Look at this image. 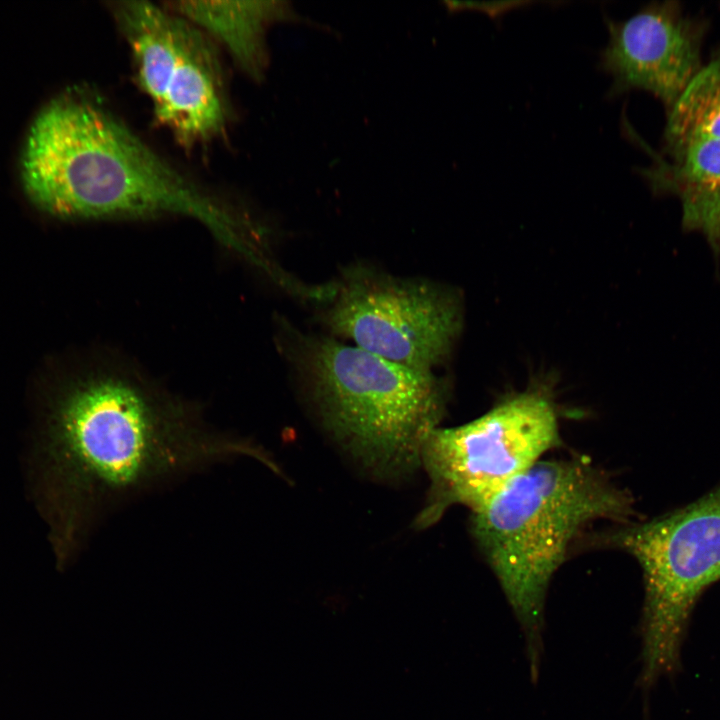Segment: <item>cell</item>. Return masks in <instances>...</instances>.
I'll return each instance as SVG.
<instances>
[{"mask_svg": "<svg viewBox=\"0 0 720 720\" xmlns=\"http://www.w3.org/2000/svg\"><path fill=\"white\" fill-rule=\"evenodd\" d=\"M277 466L251 440L218 430L200 410L118 369L70 388L41 440L47 513L59 561L124 504L239 458Z\"/></svg>", "mask_w": 720, "mask_h": 720, "instance_id": "6da1fadb", "label": "cell"}, {"mask_svg": "<svg viewBox=\"0 0 720 720\" xmlns=\"http://www.w3.org/2000/svg\"><path fill=\"white\" fill-rule=\"evenodd\" d=\"M21 176L30 199L58 217L185 216L248 260L259 247L254 222L185 176L88 96H61L41 110L26 138Z\"/></svg>", "mask_w": 720, "mask_h": 720, "instance_id": "7a4b0ae2", "label": "cell"}, {"mask_svg": "<svg viewBox=\"0 0 720 720\" xmlns=\"http://www.w3.org/2000/svg\"><path fill=\"white\" fill-rule=\"evenodd\" d=\"M634 503L584 459L539 460L478 509L472 533L520 624L530 676L544 651L545 602L576 536L607 519L627 524Z\"/></svg>", "mask_w": 720, "mask_h": 720, "instance_id": "3957f363", "label": "cell"}, {"mask_svg": "<svg viewBox=\"0 0 720 720\" xmlns=\"http://www.w3.org/2000/svg\"><path fill=\"white\" fill-rule=\"evenodd\" d=\"M282 331L284 353L324 422L362 464L387 477L421 464L445 409L441 379L333 337L289 324Z\"/></svg>", "mask_w": 720, "mask_h": 720, "instance_id": "277c9868", "label": "cell"}, {"mask_svg": "<svg viewBox=\"0 0 720 720\" xmlns=\"http://www.w3.org/2000/svg\"><path fill=\"white\" fill-rule=\"evenodd\" d=\"M609 539L642 568L640 684L648 688L678 667L693 606L708 586L720 580V483L695 502L625 526Z\"/></svg>", "mask_w": 720, "mask_h": 720, "instance_id": "5b68a950", "label": "cell"}, {"mask_svg": "<svg viewBox=\"0 0 720 720\" xmlns=\"http://www.w3.org/2000/svg\"><path fill=\"white\" fill-rule=\"evenodd\" d=\"M109 9L156 120L186 148L223 136L231 109L214 43L163 4L114 1Z\"/></svg>", "mask_w": 720, "mask_h": 720, "instance_id": "8992f818", "label": "cell"}, {"mask_svg": "<svg viewBox=\"0 0 720 720\" xmlns=\"http://www.w3.org/2000/svg\"><path fill=\"white\" fill-rule=\"evenodd\" d=\"M559 444L554 402L538 389L513 394L469 423L435 428L421 453L431 486L418 523L431 525L454 504L478 509Z\"/></svg>", "mask_w": 720, "mask_h": 720, "instance_id": "52a82bcc", "label": "cell"}, {"mask_svg": "<svg viewBox=\"0 0 720 720\" xmlns=\"http://www.w3.org/2000/svg\"><path fill=\"white\" fill-rule=\"evenodd\" d=\"M333 288L321 314L329 331L406 367L431 371L447 357L460 330L457 297L431 281L357 266Z\"/></svg>", "mask_w": 720, "mask_h": 720, "instance_id": "ba28073f", "label": "cell"}, {"mask_svg": "<svg viewBox=\"0 0 720 720\" xmlns=\"http://www.w3.org/2000/svg\"><path fill=\"white\" fill-rule=\"evenodd\" d=\"M600 69L612 83L609 96L649 92L670 110L703 67L708 22L677 1L652 2L623 21L607 22Z\"/></svg>", "mask_w": 720, "mask_h": 720, "instance_id": "9c48e42d", "label": "cell"}, {"mask_svg": "<svg viewBox=\"0 0 720 720\" xmlns=\"http://www.w3.org/2000/svg\"><path fill=\"white\" fill-rule=\"evenodd\" d=\"M210 40H215L235 64L255 81L264 79L269 64L266 35L281 21H304L286 1H166Z\"/></svg>", "mask_w": 720, "mask_h": 720, "instance_id": "30bf717a", "label": "cell"}, {"mask_svg": "<svg viewBox=\"0 0 720 720\" xmlns=\"http://www.w3.org/2000/svg\"><path fill=\"white\" fill-rule=\"evenodd\" d=\"M656 194L679 199L682 226L700 232L715 257L720 254V139L687 146L667 157H655L641 170Z\"/></svg>", "mask_w": 720, "mask_h": 720, "instance_id": "8fae6325", "label": "cell"}, {"mask_svg": "<svg viewBox=\"0 0 720 720\" xmlns=\"http://www.w3.org/2000/svg\"><path fill=\"white\" fill-rule=\"evenodd\" d=\"M714 139H720V47L666 112L664 154Z\"/></svg>", "mask_w": 720, "mask_h": 720, "instance_id": "7c38bea8", "label": "cell"}, {"mask_svg": "<svg viewBox=\"0 0 720 720\" xmlns=\"http://www.w3.org/2000/svg\"><path fill=\"white\" fill-rule=\"evenodd\" d=\"M446 7L450 11L459 10H476L487 14L489 17L497 18L505 13L511 11L514 8H518L522 5H527L528 2L519 1H506V2H459V1H446L444 2Z\"/></svg>", "mask_w": 720, "mask_h": 720, "instance_id": "4fadbf2b", "label": "cell"}]
</instances>
